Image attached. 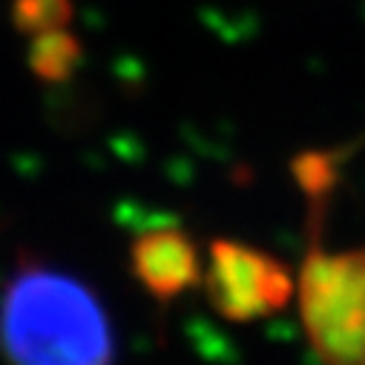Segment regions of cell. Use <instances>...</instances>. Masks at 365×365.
Masks as SVG:
<instances>
[{
	"label": "cell",
	"mask_w": 365,
	"mask_h": 365,
	"mask_svg": "<svg viewBox=\"0 0 365 365\" xmlns=\"http://www.w3.org/2000/svg\"><path fill=\"white\" fill-rule=\"evenodd\" d=\"M133 279L164 311L193 288H202V253L199 242L178 225H158L138 233L130 245Z\"/></svg>",
	"instance_id": "cell-4"
},
{
	"label": "cell",
	"mask_w": 365,
	"mask_h": 365,
	"mask_svg": "<svg viewBox=\"0 0 365 365\" xmlns=\"http://www.w3.org/2000/svg\"><path fill=\"white\" fill-rule=\"evenodd\" d=\"M362 144H365V135L336 147L302 150L291 158V175L308 205H331V196L339 190L345 164L356 155Z\"/></svg>",
	"instance_id": "cell-5"
},
{
	"label": "cell",
	"mask_w": 365,
	"mask_h": 365,
	"mask_svg": "<svg viewBox=\"0 0 365 365\" xmlns=\"http://www.w3.org/2000/svg\"><path fill=\"white\" fill-rule=\"evenodd\" d=\"M328 205H308L297 305L319 365H365V245L325 247Z\"/></svg>",
	"instance_id": "cell-2"
},
{
	"label": "cell",
	"mask_w": 365,
	"mask_h": 365,
	"mask_svg": "<svg viewBox=\"0 0 365 365\" xmlns=\"http://www.w3.org/2000/svg\"><path fill=\"white\" fill-rule=\"evenodd\" d=\"M202 291L222 319L247 325L285 311L297 299V270L256 245L219 236L207 245Z\"/></svg>",
	"instance_id": "cell-3"
},
{
	"label": "cell",
	"mask_w": 365,
	"mask_h": 365,
	"mask_svg": "<svg viewBox=\"0 0 365 365\" xmlns=\"http://www.w3.org/2000/svg\"><path fill=\"white\" fill-rule=\"evenodd\" d=\"M72 15H75L72 0H12V24L18 32L29 38L66 29Z\"/></svg>",
	"instance_id": "cell-7"
},
{
	"label": "cell",
	"mask_w": 365,
	"mask_h": 365,
	"mask_svg": "<svg viewBox=\"0 0 365 365\" xmlns=\"http://www.w3.org/2000/svg\"><path fill=\"white\" fill-rule=\"evenodd\" d=\"M9 365H113L115 336L98 294L35 253H21L0 294Z\"/></svg>",
	"instance_id": "cell-1"
},
{
	"label": "cell",
	"mask_w": 365,
	"mask_h": 365,
	"mask_svg": "<svg viewBox=\"0 0 365 365\" xmlns=\"http://www.w3.org/2000/svg\"><path fill=\"white\" fill-rule=\"evenodd\" d=\"M81 58H83V43L69 29L43 32L29 41V69L46 83L66 81L81 63Z\"/></svg>",
	"instance_id": "cell-6"
}]
</instances>
